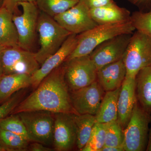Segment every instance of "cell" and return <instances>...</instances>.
Returning <instances> with one entry per match:
<instances>
[{
	"mask_svg": "<svg viewBox=\"0 0 151 151\" xmlns=\"http://www.w3.org/2000/svg\"><path fill=\"white\" fill-rule=\"evenodd\" d=\"M35 111L78 114L71 103L70 91L64 79L63 63L47 76L11 115Z\"/></svg>",
	"mask_w": 151,
	"mask_h": 151,
	"instance_id": "cell-1",
	"label": "cell"
},
{
	"mask_svg": "<svg viewBox=\"0 0 151 151\" xmlns=\"http://www.w3.org/2000/svg\"><path fill=\"white\" fill-rule=\"evenodd\" d=\"M135 30L131 22L97 25L89 30L77 35L76 47L65 61L89 55L98 45L105 41L121 35L133 33Z\"/></svg>",
	"mask_w": 151,
	"mask_h": 151,
	"instance_id": "cell-2",
	"label": "cell"
},
{
	"mask_svg": "<svg viewBox=\"0 0 151 151\" xmlns=\"http://www.w3.org/2000/svg\"><path fill=\"white\" fill-rule=\"evenodd\" d=\"M37 31L39 36L40 47L35 55L40 64L57 51L71 34L53 17L40 11Z\"/></svg>",
	"mask_w": 151,
	"mask_h": 151,
	"instance_id": "cell-3",
	"label": "cell"
},
{
	"mask_svg": "<svg viewBox=\"0 0 151 151\" xmlns=\"http://www.w3.org/2000/svg\"><path fill=\"white\" fill-rule=\"evenodd\" d=\"M151 114L146 112L137 100L131 118L124 130L125 151H146Z\"/></svg>",
	"mask_w": 151,
	"mask_h": 151,
	"instance_id": "cell-4",
	"label": "cell"
},
{
	"mask_svg": "<svg viewBox=\"0 0 151 151\" xmlns=\"http://www.w3.org/2000/svg\"><path fill=\"white\" fill-rule=\"evenodd\" d=\"M126 76L136 77L138 72L151 66V36L135 30L123 56Z\"/></svg>",
	"mask_w": 151,
	"mask_h": 151,
	"instance_id": "cell-5",
	"label": "cell"
},
{
	"mask_svg": "<svg viewBox=\"0 0 151 151\" xmlns=\"http://www.w3.org/2000/svg\"><path fill=\"white\" fill-rule=\"evenodd\" d=\"M17 114L25 126L30 142H37L47 146L53 145L54 113L35 111Z\"/></svg>",
	"mask_w": 151,
	"mask_h": 151,
	"instance_id": "cell-6",
	"label": "cell"
},
{
	"mask_svg": "<svg viewBox=\"0 0 151 151\" xmlns=\"http://www.w3.org/2000/svg\"><path fill=\"white\" fill-rule=\"evenodd\" d=\"M63 66L64 79L69 91L85 87L97 80V68L89 55L66 60Z\"/></svg>",
	"mask_w": 151,
	"mask_h": 151,
	"instance_id": "cell-7",
	"label": "cell"
},
{
	"mask_svg": "<svg viewBox=\"0 0 151 151\" xmlns=\"http://www.w3.org/2000/svg\"><path fill=\"white\" fill-rule=\"evenodd\" d=\"M1 65L3 74H26L32 76L40 65L35 53L19 47H6L2 52Z\"/></svg>",
	"mask_w": 151,
	"mask_h": 151,
	"instance_id": "cell-8",
	"label": "cell"
},
{
	"mask_svg": "<svg viewBox=\"0 0 151 151\" xmlns=\"http://www.w3.org/2000/svg\"><path fill=\"white\" fill-rule=\"evenodd\" d=\"M18 6L22 7V13L14 14L13 19L18 35L19 46L30 50L35 40L40 11L35 2H21Z\"/></svg>",
	"mask_w": 151,
	"mask_h": 151,
	"instance_id": "cell-9",
	"label": "cell"
},
{
	"mask_svg": "<svg viewBox=\"0 0 151 151\" xmlns=\"http://www.w3.org/2000/svg\"><path fill=\"white\" fill-rule=\"evenodd\" d=\"M53 18L65 29L76 35L85 32L98 25L91 16L86 0H79L75 6Z\"/></svg>",
	"mask_w": 151,
	"mask_h": 151,
	"instance_id": "cell-10",
	"label": "cell"
},
{
	"mask_svg": "<svg viewBox=\"0 0 151 151\" xmlns=\"http://www.w3.org/2000/svg\"><path fill=\"white\" fill-rule=\"evenodd\" d=\"M132 34L116 36L94 49L89 55L97 70L123 58Z\"/></svg>",
	"mask_w": 151,
	"mask_h": 151,
	"instance_id": "cell-11",
	"label": "cell"
},
{
	"mask_svg": "<svg viewBox=\"0 0 151 151\" xmlns=\"http://www.w3.org/2000/svg\"><path fill=\"white\" fill-rule=\"evenodd\" d=\"M105 93L96 81L85 87L70 91L71 103L78 114L95 116Z\"/></svg>",
	"mask_w": 151,
	"mask_h": 151,
	"instance_id": "cell-12",
	"label": "cell"
},
{
	"mask_svg": "<svg viewBox=\"0 0 151 151\" xmlns=\"http://www.w3.org/2000/svg\"><path fill=\"white\" fill-rule=\"evenodd\" d=\"M71 113H54L53 145L58 151L71 150L76 146V129Z\"/></svg>",
	"mask_w": 151,
	"mask_h": 151,
	"instance_id": "cell-13",
	"label": "cell"
},
{
	"mask_svg": "<svg viewBox=\"0 0 151 151\" xmlns=\"http://www.w3.org/2000/svg\"><path fill=\"white\" fill-rule=\"evenodd\" d=\"M77 44V35L71 33L59 49L47 58L31 76L32 85L36 88L56 68L62 65L73 52Z\"/></svg>",
	"mask_w": 151,
	"mask_h": 151,
	"instance_id": "cell-14",
	"label": "cell"
},
{
	"mask_svg": "<svg viewBox=\"0 0 151 151\" xmlns=\"http://www.w3.org/2000/svg\"><path fill=\"white\" fill-rule=\"evenodd\" d=\"M137 100L136 77L126 76L121 86L118 101L117 121L124 130L129 121Z\"/></svg>",
	"mask_w": 151,
	"mask_h": 151,
	"instance_id": "cell-15",
	"label": "cell"
},
{
	"mask_svg": "<svg viewBox=\"0 0 151 151\" xmlns=\"http://www.w3.org/2000/svg\"><path fill=\"white\" fill-rule=\"evenodd\" d=\"M127 69L122 59L105 65L97 70V81L105 92L121 87Z\"/></svg>",
	"mask_w": 151,
	"mask_h": 151,
	"instance_id": "cell-16",
	"label": "cell"
},
{
	"mask_svg": "<svg viewBox=\"0 0 151 151\" xmlns=\"http://www.w3.org/2000/svg\"><path fill=\"white\" fill-rule=\"evenodd\" d=\"M90 12L92 19L98 25L130 22L129 11L119 6L115 2L101 7L90 9Z\"/></svg>",
	"mask_w": 151,
	"mask_h": 151,
	"instance_id": "cell-17",
	"label": "cell"
},
{
	"mask_svg": "<svg viewBox=\"0 0 151 151\" xmlns=\"http://www.w3.org/2000/svg\"><path fill=\"white\" fill-rule=\"evenodd\" d=\"M31 85V76L19 73L3 74L0 77V105L16 92Z\"/></svg>",
	"mask_w": 151,
	"mask_h": 151,
	"instance_id": "cell-18",
	"label": "cell"
},
{
	"mask_svg": "<svg viewBox=\"0 0 151 151\" xmlns=\"http://www.w3.org/2000/svg\"><path fill=\"white\" fill-rule=\"evenodd\" d=\"M136 94L141 107L151 114V66L141 69L136 75Z\"/></svg>",
	"mask_w": 151,
	"mask_h": 151,
	"instance_id": "cell-19",
	"label": "cell"
},
{
	"mask_svg": "<svg viewBox=\"0 0 151 151\" xmlns=\"http://www.w3.org/2000/svg\"><path fill=\"white\" fill-rule=\"evenodd\" d=\"M13 15L4 7L0 8V45L6 47L19 46L18 35Z\"/></svg>",
	"mask_w": 151,
	"mask_h": 151,
	"instance_id": "cell-20",
	"label": "cell"
},
{
	"mask_svg": "<svg viewBox=\"0 0 151 151\" xmlns=\"http://www.w3.org/2000/svg\"><path fill=\"white\" fill-rule=\"evenodd\" d=\"M121 87L105 92L100 108L95 116L97 123H111L118 119V101Z\"/></svg>",
	"mask_w": 151,
	"mask_h": 151,
	"instance_id": "cell-21",
	"label": "cell"
},
{
	"mask_svg": "<svg viewBox=\"0 0 151 151\" xmlns=\"http://www.w3.org/2000/svg\"><path fill=\"white\" fill-rule=\"evenodd\" d=\"M76 127L77 148L81 151L88 142L92 129L96 123V117L90 114H73Z\"/></svg>",
	"mask_w": 151,
	"mask_h": 151,
	"instance_id": "cell-22",
	"label": "cell"
},
{
	"mask_svg": "<svg viewBox=\"0 0 151 151\" xmlns=\"http://www.w3.org/2000/svg\"><path fill=\"white\" fill-rule=\"evenodd\" d=\"M79 0H36L40 12L52 17L60 14L75 6Z\"/></svg>",
	"mask_w": 151,
	"mask_h": 151,
	"instance_id": "cell-23",
	"label": "cell"
},
{
	"mask_svg": "<svg viewBox=\"0 0 151 151\" xmlns=\"http://www.w3.org/2000/svg\"><path fill=\"white\" fill-rule=\"evenodd\" d=\"M29 142L25 138L0 128V145L5 151H27Z\"/></svg>",
	"mask_w": 151,
	"mask_h": 151,
	"instance_id": "cell-24",
	"label": "cell"
},
{
	"mask_svg": "<svg viewBox=\"0 0 151 151\" xmlns=\"http://www.w3.org/2000/svg\"><path fill=\"white\" fill-rule=\"evenodd\" d=\"M107 124L96 122L88 142L82 151H100L105 146Z\"/></svg>",
	"mask_w": 151,
	"mask_h": 151,
	"instance_id": "cell-25",
	"label": "cell"
},
{
	"mask_svg": "<svg viewBox=\"0 0 151 151\" xmlns=\"http://www.w3.org/2000/svg\"><path fill=\"white\" fill-rule=\"evenodd\" d=\"M124 141V129L118 121L107 123L105 146L121 147Z\"/></svg>",
	"mask_w": 151,
	"mask_h": 151,
	"instance_id": "cell-26",
	"label": "cell"
},
{
	"mask_svg": "<svg viewBox=\"0 0 151 151\" xmlns=\"http://www.w3.org/2000/svg\"><path fill=\"white\" fill-rule=\"evenodd\" d=\"M130 22L136 30L151 36V9L134 12L131 14Z\"/></svg>",
	"mask_w": 151,
	"mask_h": 151,
	"instance_id": "cell-27",
	"label": "cell"
},
{
	"mask_svg": "<svg viewBox=\"0 0 151 151\" xmlns=\"http://www.w3.org/2000/svg\"><path fill=\"white\" fill-rule=\"evenodd\" d=\"M0 128L19 135L29 140L24 124L17 114L10 115L0 122Z\"/></svg>",
	"mask_w": 151,
	"mask_h": 151,
	"instance_id": "cell-28",
	"label": "cell"
},
{
	"mask_svg": "<svg viewBox=\"0 0 151 151\" xmlns=\"http://www.w3.org/2000/svg\"><path fill=\"white\" fill-rule=\"evenodd\" d=\"M23 89L16 92L6 101L0 105V122L11 115L14 109L23 100L22 99L24 92Z\"/></svg>",
	"mask_w": 151,
	"mask_h": 151,
	"instance_id": "cell-29",
	"label": "cell"
},
{
	"mask_svg": "<svg viewBox=\"0 0 151 151\" xmlns=\"http://www.w3.org/2000/svg\"><path fill=\"white\" fill-rule=\"evenodd\" d=\"M36 0H3L2 6L10 12L14 14L17 9L18 4L21 2H32L35 3Z\"/></svg>",
	"mask_w": 151,
	"mask_h": 151,
	"instance_id": "cell-30",
	"label": "cell"
},
{
	"mask_svg": "<svg viewBox=\"0 0 151 151\" xmlns=\"http://www.w3.org/2000/svg\"><path fill=\"white\" fill-rule=\"evenodd\" d=\"M137 7L140 11L147 12L151 9V0H128Z\"/></svg>",
	"mask_w": 151,
	"mask_h": 151,
	"instance_id": "cell-31",
	"label": "cell"
},
{
	"mask_svg": "<svg viewBox=\"0 0 151 151\" xmlns=\"http://www.w3.org/2000/svg\"><path fill=\"white\" fill-rule=\"evenodd\" d=\"M86 1L90 9L101 7L114 2L113 0H86Z\"/></svg>",
	"mask_w": 151,
	"mask_h": 151,
	"instance_id": "cell-32",
	"label": "cell"
},
{
	"mask_svg": "<svg viewBox=\"0 0 151 151\" xmlns=\"http://www.w3.org/2000/svg\"><path fill=\"white\" fill-rule=\"evenodd\" d=\"M29 144L28 147L27 151H51L54 150L53 149L47 147L42 143L37 142H32Z\"/></svg>",
	"mask_w": 151,
	"mask_h": 151,
	"instance_id": "cell-33",
	"label": "cell"
},
{
	"mask_svg": "<svg viewBox=\"0 0 151 151\" xmlns=\"http://www.w3.org/2000/svg\"><path fill=\"white\" fill-rule=\"evenodd\" d=\"M100 151H125L124 147H108L104 146Z\"/></svg>",
	"mask_w": 151,
	"mask_h": 151,
	"instance_id": "cell-34",
	"label": "cell"
},
{
	"mask_svg": "<svg viewBox=\"0 0 151 151\" xmlns=\"http://www.w3.org/2000/svg\"><path fill=\"white\" fill-rule=\"evenodd\" d=\"M147 151H151V121L150 122V127L149 129L148 141L147 145Z\"/></svg>",
	"mask_w": 151,
	"mask_h": 151,
	"instance_id": "cell-35",
	"label": "cell"
},
{
	"mask_svg": "<svg viewBox=\"0 0 151 151\" xmlns=\"http://www.w3.org/2000/svg\"><path fill=\"white\" fill-rule=\"evenodd\" d=\"M5 47H6L0 45V77L3 75L2 69L1 65V54L3 50L5 48Z\"/></svg>",
	"mask_w": 151,
	"mask_h": 151,
	"instance_id": "cell-36",
	"label": "cell"
},
{
	"mask_svg": "<svg viewBox=\"0 0 151 151\" xmlns=\"http://www.w3.org/2000/svg\"><path fill=\"white\" fill-rule=\"evenodd\" d=\"M3 5V0H0V8Z\"/></svg>",
	"mask_w": 151,
	"mask_h": 151,
	"instance_id": "cell-37",
	"label": "cell"
},
{
	"mask_svg": "<svg viewBox=\"0 0 151 151\" xmlns=\"http://www.w3.org/2000/svg\"><path fill=\"white\" fill-rule=\"evenodd\" d=\"M0 151H5V150L4 149V148L0 145Z\"/></svg>",
	"mask_w": 151,
	"mask_h": 151,
	"instance_id": "cell-38",
	"label": "cell"
}]
</instances>
